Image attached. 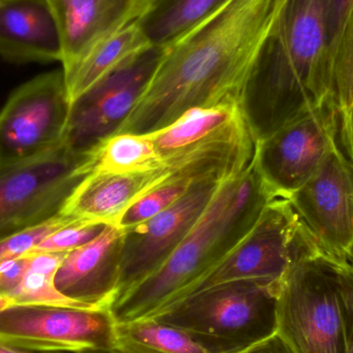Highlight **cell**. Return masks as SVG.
Instances as JSON below:
<instances>
[{
	"mask_svg": "<svg viewBox=\"0 0 353 353\" xmlns=\"http://www.w3.org/2000/svg\"><path fill=\"white\" fill-rule=\"evenodd\" d=\"M284 2L232 0L168 48L148 88L116 134H151L197 108L241 107Z\"/></svg>",
	"mask_w": 353,
	"mask_h": 353,
	"instance_id": "6da1fadb",
	"label": "cell"
},
{
	"mask_svg": "<svg viewBox=\"0 0 353 353\" xmlns=\"http://www.w3.org/2000/svg\"><path fill=\"white\" fill-rule=\"evenodd\" d=\"M331 89L325 0H285L241 103L255 142L329 101Z\"/></svg>",
	"mask_w": 353,
	"mask_h": 353,
	"instance_id": "7a4b0ae2",
	"label": "cell"
},
{
	"mask_svg": "<svg viewBox=\"0 0 353 353\" xmlns=\"http://www.w3.org/2000/svg\"><path fill=\"white\" fill-rule=\"evenodd\" d=\"M277 197L253 157L248 167L222 182L199 221L165 263L110 308L116 323L151 319L190 296Z\"/></svg>",
	"mask_w": 353,
	"mask_h": 353,
	"instance_id": "3957f363",
	"label": "cell"
},
{
	"mask_svg": "<svg viewBox=\"0 0 353 353\" xmlns=\"http://www.w3.org/2000/svg\"><path fill=\"white\" fill-rule=\"evenodd\" d=\"M280 284L263 280L218 284L151 319L182 330L208 353H241L277 333Z\"/></svg>",
	"mask_w": 353,
	"mask_h": 353,
	"instance_id": "277c9868",
	"label": "cell"
},
{
	"mask_svg": "<svg viewBox=\"0 0 353 353\" xmlns=\"http://www.w3.org/2000/svg\"><path fill=\"white\" fill-rule=\"evenodd\" d=\"M323 250L296 261L282 279L277 332L296 353H347L342 272Z\"/></svg>",
	"mask_w": 353,
	"mask_h": 353,
	"instance_id": "5b68a950",
	"label": "cell"
},
{
	"mask_svg": "<svg viewBox=\"0 0 353 353\" xmlns=\"http://www.w3.org/2000/svg\"><path fill=\"white\" fill-rule=\"evenodd\" d=\"M319 250L321 247L290 201L277 197L268 203L249 234L201 280L192 294L239 280L281 282L296 261Z\"/></svg>",
	"mask_w": 353,
	"mask_h": 353,
	"instance_id": "8992f818",
	"label": "cell"
},
{
	"mask_svg": "<svg viewBox=\"0 0 353 353\" xmlns=\"http://www.w3.org/2000/svg\"><path fill=\"white\" fill-rule=\"evenodd\" d=\"M167 49L142 48L74 99L62 144L86 154L115 134L148 88Z\"/></svg>",
	"mask_w": 353,
	"mask_h": 353,
	"instance_id": "52a82bcc",
	"label": "cell"
},
{
	"mask_svg": "<svg viewBox=\"0 0 353 353\" xmlns=\"http://www.w3.org/2000/svg\"><path fill=\"white\" fill-rule=\"evenodd\" d=\"M86 154L61 144L39 157L0 165V239L59 215L85 176Z\"/></svg>",
	"mask_w": 353,
	"mask_h": 353,
	"instance_id": "ba28073f",
	"label": "cell"
},
{
	"mask_svg": "<svg viewBox=\"0 0 353 353\" xmlns=\"http://www.w3.org/2000/svg\"><path fill=\"white\" fill-rule=\"evenodd\" d=\"M70 101L63 70L35 77L0 112V165L27 161L62 144Z\"/></svg>",
	"mask_w": 353,
	"mask_h": 353,
	"instance_id": "9c48e42d",
	"label": "cell"
},
{
	"mask_svg": "<svg viewBox=\"0 0 353 353\" xmlns=\"http://www.w3.org/2000/svg\"><path fill=\"white\" fill-rule=\"evenodd\" d=\"M338 146V118L332 99L256 143L254 159L268 186L288 199L302 188Z\"/></svg>",
	"mask_w": 353,
	"mask_h": 353,
	"instance_id": "30bf717a",
	"label": "cell"
},
{
	"mask_svg": "<svg viewBox=\"0 0 353 353\" xmlns=\"http://www.w3.org/2000/svg\"><path fill=\"white\" fill-rule=\"evenodd\" d=\"M110 309L14 305L0 312V342L31 352L116 348Z\"/></svg>",
	"mask_w": 353,
	"mask_h": 353,
	"instance_id": "8fae6325",
	"label": "cell"
},
{
	"mask_svg": "<svg viewBox=\"0 0 353 353\" xmlns=\"http://www.w3.org/2000/svg\"><path fill=\"white\" fill-rule=\"evenodd\" d=\"M228 178L203 181L154 217L124 230L119 282L113 305L165 263Z\"/></svg>",
	"mask_w": 353,
	"mask_h": 353,
	"instance_id": "7c38bea8",
	"label": "cell"
},
{
	"mask_svg": "<svg viewBox=\"0 0 353 353\" xmlns=\"http://www.w3.org/2000/svg\"><path fill=\"white\" fill-rule=\"evenodd\" d=\"M288 199L323 252L353 263V163L339 147Z\"/></svg>",
	"mask_w": 353,
	"mask_h": 353,
	"instance_id": "4fadbf2b",
	"label": "cell"
},
{
	"mask_svg": "<svg viewBox=\"0 0 353 353\" xmlns=\"http://www.w3.org/2000/svg\"><path fill=\"white\" fill-rule=\"evenodd\" d=\"M125 230L108 224L97 238L66 253L55 285L66 298L89 308L110 309L119 282Z\"/></svg>",
	"mask_w": 353,
	"mask_h": 353,
	"instance_id": "5bb4252c",
	"label": "cell"
},
{
	"mask_svg": "<svg viewBox=\"0 0 353 353\" xmlns=\"http://www.w3.org/2000/svg\"><path fill=\"white\" fill-rule=\"evenodd\" d=\"M165 159L163 167L152 171L88 174L77 185L60 214L88 221L115 224L132 203L169 178L183 163L180 154Z\"/></svg>",
	"mask_w": 353,
	"mask_h": 353,
	"instance_id": "9a60e30c",
	"label": "cell"
},
{
	"mask_svg": "<svg viewBox=\"0 0 353 353\" xmlns=\"http://www.w3.org/2000/svg\"><path fill=\"white\" fill-rule=\"evenodd\" d=\"M62 41V70L138 20L148 0H50Z\"/></svg>",
	"mask_w": 353,
	"mask_h": 353,
	"instance_id": "2e32d148",
	"label": "cell"
},
{
	"mask_svg": "<svg viewBox=\"0 0 353 353\" xmlns=\"http://www.w3.org/2000/svg\"><path fill=\"white\" fill-rule=\"evenodd\" d=\"M59 27L50 0H4L0 56L12 63L62 60Z\"/></svg>",
	"mask_w": 353,
	"mask_h": 353,
	"instance_id": "e0dca14e",
	"label": "cell"
},
{
	"mask_svg": "<svg viewBox=\"0 0 353 353\" xmlns=\"http://www.w3.org/2000/svg\"><path fill=\"white\" fill-rule=\"evenodd\" d=\"M232 0H148L136 21L149 45L169 48L221 12Z\"/></svg>",
	"mask_w": 353,
	"mask_h": 353,
	"instance_id": "ac0fdd59",
	"label": "cell"
},
{
	"mask_svg": "<svg viewBox=\"0 0 353 353\" xmlns=\"http://www.w3.org/2000/svg\"><path fill=\"white\" fill-rule=\"evenodd\" d=\"M148 45L134 21L113 37L95 46L70 68L62 70L70 101L128 56Z\"/></svg>",
	"mask_w": 353,
	"mask_h": 353,
	"instance_id": "d6986e66",
	"label": "cell"
},
{
	"mask_svg": "<svg viewBox=\"0 0 353 353\" xmlns=\"http://www.w3.org/2000/svg\"><path fill=\"white\" fill-rule=\"evenodd\" d=\"M165 163L149 134H115L87 153L83 170L85 175L138 173L159 169Z\"/></svg>",
	"mask_w": 353,
	"mask_h": 353,
	"instance_id": "ffe728a7",
	"label": "cell"
},
{
	"mask_svg": "<svg viewBox=\"0 0 353 353\" xmlns=\"http://www.w3.org/2000/svg\"><path fill=\"white\" fill-rule=\"evenodd\" d=\"M330 55L331 99L338 118V146L353 163V6Z\"/></svg>",
	"mask_w": 353,
	"mask_h": 353,
	"instance_id": "44dd1931",
	"label": "cell"
},
{
	"mask_svg": "<svg viewBox=\"0 0 353 353\" xmlns=\"http://www.w3.org/2000/svg\"><path fill=\"white\" fill-rule=\"evenodd\" d=\"M243 115L240 105L197 108L167 128L148 134L163 159L209 138Z\"/></svg>",
	"mask_w": 353,
	"mask_h": 353,
	"instance_id": "7402d4cb",
	"label": "cell"
},
{
	"mask_svg": "<svg viewBox=\"0 0 353 353\" xmlns=\"http://www.w3.org/2000/svg\"><path fill=\"white\" fill-rule=\"evenodd\" d=\"M116 350L123 353H208L182 330L154 319L117 323Z\"/></svg>",
	"mask_w": 353,
	"mask_h": 353,
	"instance_id": "603a6c76",
	"label": "cell"
},
{
	"mask_svg": "<svg viewBox=\"0 0 353 353\" xmlns=\"http://www.w3.org/2000/svg\"><path fill=\"white\" fill-rule=\"evenodd\" d=\"M66 253H33L28 254L29 265L24 279L8 296L14 305L28 306L70 307L93 309L70 300L55 285V275Z\"/></svg>",
	"mask_w": 353,
	"mask_h": 353,
	"instance_id": "cb8c5ba5",
	"label": "cell"
},
{
	"mask_svg": "<svg viewBox=\"0 0 353 353\" xmlns=\"http://www.w3.org/2000/svg\"><path fill=\"white\" fill-rule=\"evenodd\" d=\"M79 220L83 219L59 214L43 223L0 239V265L12 259L26 256L54 232Z\"/></svg>",
	"mask_w": 353,
	"mask_h": 353,
	"instance_id": "d4e9b609",
	"label": "cell"
},
{
	"mask_svg": "<svg viewBox=\"0 0 353 353\" xmlns=\"http://www.w3.org/2000/svg\"><path fill=\"white\" fill-rule=\"evenodd\" d=\"M107 223L103 222L79 220L70 225L60 228L35 247L33 253H68L91 242L105 230Z\"/></svg>",
	"mask_w": 353,
	"mask_h": 353,
	"instance_id": "484cf974",
	"label": "cell"
},
{
	"mask_svg": "<svg viewBox=\"0 0 353 353\" xmlns=\"http://www.w3.org/2000/svg\"><path fill=\"white\" fill-rule=\"evenodd\" d=\"M29 256L19 257L0 265V294L8 296L20 285L26 275Z\"/></svg>",
	"mask_w": 353,
	"mask_h": 353,
	"instance_id": "4316f807",
	"label": "cell"
},
{
	"mask_svg": "<svg viewBox=\"0 0 353 353\" xmlns=\"http://www.w3.org/2000/svg\"><path fill=\"white\" fill-rule=\"evenodd\" d=\"M352 6L353 0H325V21L330 51L335 43Z\"/></svg>",
	"mask_w": 353,
	"mask_h": 353,
	"instance_id": "83f0119b",
	"label": "cell"
},
{
	"mask_svg": "<svg viewBox=\"0 0 353 353\" xmlns=\"http://www.w3.org/2000/svg\"><path fill=\"white\" fill-rule=\"evenodd\" d=\"M342 283L347 323V353H353V263L344 265Z\"/></svg>",
	"mask_w": 353,
	"mask_h": 353,
	"instance_id": "f1b7e54d",
	"label": "cell"
},
{
	"mask_svg": "<svg viewBox=\"0 0 353 353\" xmlns=\"http://www.w3.org/2000/svg\"><path fill=\"white\" fill-rule=\"evenodd\" d=\"M241 353H296L292 346L284 340L279 333H275L271 337L263 340Z\"/></svg>",
	"mask_w": 353,
	"mask_h": 353,
	"instance_id": "f546056e",
	"label": "cell"
},
{
	"mask_svg": "<svg viewBox=\"0 0 353 353\" xmlns=\"http://www.w3.org/2000/svg\"><path fill=\"white\" fill-rule=\"evenodd\" d=\"M0 353H35L31 350H22V348L14 347L8 344L0 342ZM50 353V352H49Z\"/></svg>",
	"mask_w": 353,
	"mask_h": 353,
	"instance_id": "4dcf8cb0",
	"label": "cell"
},
{
	"mask_svg": "<svg viewBox=\"0 0 353 353\" xmlns=\"http://www.w3.org/2000/svg\"><path fill=\"white\" fill-rule=\"evenodd\" d=\"M78 353H123L116 348H99V350H87Z\"/></svg>",
	"mask_w": 353,
	"mask_h": 353,
	"instance_id": "1f68e13d",
	"label": "cell"
},
{
	"mask_svg": "<svg viewBox=\"0 0 353 353\" xmlns=\"http://www.w3.org/2000/svg\"><path fill=\"white\" fill-rule=\"evenodd\" d=\"M10 306H12V303L10 302V299L0 294V312H2V311L6 310V309Z\"/></svg>",
	"mask_w": 353,
	"mask_h": 353,
	"instance_id": "d6a6232c",
	"label": "cell"
},
{
	"mask_svg": "<svg viewBox=\"0 0 353 353\" xmlns=\"http://www.w3.org/2000/svg\"><path fill=\"white\" fill-rule=\"evenodd\" d=\"M4 0H0V6H1L2 3H3Z\"/></svg>",
	"mask_w": 353,
	"mask_h": 353,
	"instance_id": "836d02e7",
	"label": "cell"
}]
</instances>
